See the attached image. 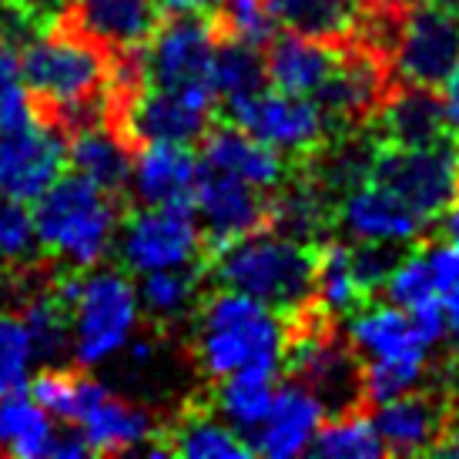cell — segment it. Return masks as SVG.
Returning a JSON list of instances; mask_svg holds the SVG:
<instances>
[{
    "label": "cell",
    "instance_id": "bcb514c9",
    "mask_svg": "<svg viewBox=\"0 0 459 459\" xmlns=\"http://www.w3.org/2000/svg\"><path fill=\"white\" fill-rule=\"evenodd\" d=\"M17 0H0V11H7V7H13Z\"/></svg>",
    "mask_w": 459,
    "mask_h": 459
},
{
    "label": "cell",
    "instance_id": "d4e9b609",
    "mask_svg": "<svg viewBox=\"0 0 459 459\" xmlns=\"http://www.w3.org/2000/svg\"><path fill=\"white\" fill-rule=\"evenodd\" d=\"M262 54H265L268 84L275 91H285V94H306V98L319 94L335 61H339V48L292 34V30L275 34L262 48Z\"/></svg>",
    "mask_w": 459,
    "mask_h": 459
},
{
    "label": "cell",
    "instance_id": "5bb4252c",
    "mask_svg": "<svg viewBox=\"0 0 459 459\" xmlns=\"http://www.w3.org/2000/svg\"><path fill=\"white\" fill-rule=\"evenodd\" d=\"M376 134V148H422L446 141L453 125H449L443 94L436 88H420V84H395L383 108L369 121Z\"/></svg>",
    "mask_w": 459,
    "mask_h": 459
},
{
    "label": "cell",
    "instance_id": "7bdbcfd3",
    "mask_svg": "<svg viewBox=\"0 0 459 459\" xmlns=\"http://www.w3.org/2000/svg\"><path fill=\"white\" fill-rule=\"evenodd\" d=\"M443 316H446V335L459 345V281L443 295Z\"/></svg>",
    "mask_w": 459,
    "mask_h": 459
},
{
    "label": "cell",
    "instance_id": "d6a6232c",
    "mask_svg": "<svg viewBox=\"0 0 459 459\" xmlns=\"http://www.w3.org/2000/svg\"><path fill=\"white\" fill-rule=\"evenodd\" d=\"M265 54L262 48L242 44V40H218L215 51V88L218 104L225 108L231 101L252 98L258 91H265Z\"/></svg>",
    "mask_w": 459,
    "mask_h": 459
},
{
    "label": "cell",
    "instance_id": "8fae6325",
    "mask_svg": "<svg viewBox=\"0 0 459 459\" xmlns=\"http://www.w3.org/2000/svg\"><path fill=\"white\" fill-rule=\"evenodd\" d=\"M192 204L204 235V258L238 238L275 229V192L215 168L202 165Z\"/></svg>",
    "mask_w": 459,
    "mask_h": 459
},
{
    "label": "cell",
    "instance_id": "9a60e30c",
    "mask_svg": "<svg viewBox=\"0 0 459 459\" xmlns=\"http://www.w3.org/2000/svg\"><path fill=\"white\" fill-rule=\"evenodd\" d=\"M335 221L342 225L356 242H393L409 245L422 238L433 221H426L420 212H412L399 195L376 181H359L335 208Z\"/></svg>",
    "mask_w": 459,
    "mask_h": 459
},
{
    "label": "cell",
    "instance_id": "52a82bcc",
    "mask_svg": "<svg viewBox=\"0 0 459 459\" xmlns=\"http://www.w3.org/2000/svg\"><path fill=\"white\" fill-rule=\"evenodd\" d=\"M225 121L245 128L265 141L268 148L285 158H292L295 165L308 161L312 154H319L335 134L342 131L332 125V117L322 111V104L306 94H285V91H258L252 98L231 101L221 108Z\"/></svg>",
    "mask_w": 459,
    "mask_h": 459
},
{
    "label": "cell",
    "instance_id": "603a6c76",
    "mask_svg": "<svg viewBox=\"0 0 459 459\" xmlns=\"http://www.w3.org/2000/svg\"><path fill=\"white\" fill-rule=\"evenodd\" d=\"M77 429L84 433L91 453L98 456H125V453H141V449L158 436L154 416L141 409L131 399H121L104 385V393L91 403V409L81 416Z\"/></svg>",
    "mask_w": 459,
    "mask_h": 459
},
{
    "label": "cell",
    "instance_id": "f35d334b",
    "mask_svg": "<svg viewBox=\"0 0 459 459\" xmlns=\"http://www.w3.org/2000/svg\"><path fill=\"white\" fill-rule=\"evenodd\" d=\"M349 258H352V272L356 281L362 285V292L376 299L383 292L389 272L395 268V262L403 258V245L393 242H356L349 245Z\"/></svg>",
    "mask_w": 459,
    "mask_h": 459
},
{
    "label": "cell",
    "instance_id": "83f0119b",
    "mask_svg": "<svg viewBox=\"0 0 459 459\" xmlns=\"http://www.w3.org/2000/svg\"><path fill=\"white\" fill-rule=\"evenodd\" d=\"M275 372H235L229 379H218L215 389L204 395V403L229 422L235 433L248 443L265 422L268 409L275 403Z\"/></svg>",
    "mask_w": 459,
    "mask_h": 459
},
{
    "label": "cell",
    "instance_id": "44dd1931",
    "mask_svg": "<svg viewBox=\"0 0 459 459\" xmlns=\"http://www.w3.org/2000/svg\"><path fill=\"white\" fill-rule=\"evenodd\" d=\"M212 115L202 104H195L192 98H185L178 91L165 88H144L138 101L131 104V111L125 115L121 134L141 148L144 141H175V144H195L202 141V134L212 125Z\"/></svg>",
    "mask_w": 459,
    "mask_h": 459
},
{
    "label": "cell",
    "instance_id": "e575fe53",
    "mask_svg": "<svg viewBox=\"0 0 459 459\" xmlns=\"http://www.w3.org/2000/svg\"><path fill=\"white\" fill-rule=\"evenodd\" d=\"M44 258L38 229H34V212H27V202L0 195V268L21 272Z\"/></svg>",
    "mask_w": 459,
    "mask_h": 459
},
{
    "label": "cell",
    "instance_id": "9c48e42d",
    "mask_svg": "<svg viewBox=\"0 0 459 459\" xmlns=\"http://www.w3.org/2000/svg\"><path fill=\"white\" fill-rule=\"evenodd\" d=\"M366 178L399 195L426 221H436L459 198L456 144L446 138L422 148H376Z\"/></svg>",
    "mask_w": 459,
    "mask_h": 459
},
{
    "label": "cell",
    "instance_id": "f1b7e54d",
    "mask_svg": "<svg viewBox=\"0 0 459 459\" xmlns=\"http://www.w3.org/2000/svg\"><path fill=\"white\" fill-rule=\"evenodd\" d=\"M54 422L24 389L0 395V456L44 459L51 453Z\"/></svg>",
    "mask_w": 459,
    "mask_h": 459
},
{
    "label": "cell",
    "instance_id": "ba28073f",
    "mask_svg": "<svg viewBox=\"0 0 459 459\" xmlns=\"http://www.w3.org/2000/svg\"><path fill=\"white\" fill-rule=\"evenodd\" d=\"M117 255L128 272L204 262V235L195 204H131L117 229Z\"/></svg>",
    "mask_w": 459,
    "mask_h": 459
},
{
    "label": "cell",
    "instance_id": "6da1fadb",
    "mask_svg": "<svg viewBox=\"0 0 459 459\" xmlns=\"http://www.w3.org/2000/svg\"><path fill=\"white\" fill-rule=\"evenodd\" d=\"M21 71L34 121L71 138L104 125L111 104V54L65 24H51L21 44Z\"/></svg>",
    "mask_w": 459,
    "mask_h": 459
},
{
    "label": "cell",
    "instance_id": "3957f363",
    "mask_svg": "<svg viewBox=\"0 0 459 459\" xmlns=\"http://www.w3.org/2000/svg\"><path fill=\"white\" fill-rule=\"evenodd\" d=\"M316 245L281 231H258L204 258V281L252 295L285 319L312 302Z\"/></svg>",
    "mask_w": 459,
    "mask_h": 459
},
{
    "label": "cell",
    "instance_id": "ffe728a7",
    "mask_svg": "<svg viewBox=\"0 0 459 459\" xmlns=\"http://www.w3.org/2000/svg\"><path fill=\"white\" fill-rule=\"evenodd\" d=\"M198 144H202L204 168L235 175V178L268 188V192H275L281 181L292 175L275 148H268L265 141H258L255 134H248L231 121H212Z\"/></svg>",
    "mask_w": 459,
    "mask_h": 459
},
{
    "label": "cell",
    "instance_id": "4fadbf2b",
    "mask_svg": "<svg viewBox=\"0 0 459 459\" xmlns=\"http://www.w3.org/2000/svg\"><path fill=\"white\" fill-rule=\"evenodd\" d=\"M67 144L57 131L30 125L24 131L0 134V195L38 202L65 175Z\"/></svg>",
    "mask_w": 459,
    "mask_h": 459
},
{
    "label": "cell",
    "instance_id": "4dcf8cb0",
    "mask_svg": "<svg viewBox=\"0 0 459 459\" xmlns=\"http://www.w3.org/2000/svg\"><path fill=\"white\" fill-rule=\"evenodd\" d=\"M104 393V385L88 376L77 362L71 366H44L30 383V395L48 409V416L65 426H77L91 403Z\"/></svg>",
    "mask_w": 459,
    "mask_h": 459
},
{
    "label": "cell",
    "instance_id": "7a4b0ae2",
    "mask_svg": "<svg viewBox=\"0 0 459 459\" xmlns=\"http://www.w3.org/2000/svg\"><path fill=\"white\" fill-rule=\"evenodd\" d=\"M192 359L204 379L281 369V316L235 289H204L192 316Z\"/></svg>",
    "mask_w": 459,
    "mask_h": 459
},
{
    "label": "cell",
    "instance_id": "ee69618b",
    "mask_svg": "<svg viewBox=\"0 0 459 459\" xmlns=\"http://www.w3.org/2000/svg\"><path fill=\"white\" fill-rule=\"evenodd\" d=\"M433 456H449V459H459V422L449 420L446 433H443V439L433 446Z\"/></svg>",
    "mask_w": 459,
    "mask_h": 459
},
{
    "label": "cell",
    "instance_id": "30bf717a",
    "mask_svg": "<svg viewBox=\"0 0 459 459\" xmlns=\"http://www.w3.org/2000/svg\"><path fill=\"white\" fill-rule=\"evenodd\" d=\"M459 61V4L453 0H416L395 34L389 65L399 84L443 88Z\"/></svg>",
    "mask_w": 459,
    "mask_h": 459
},
{
    "label": "cell",
    "instance_id": "4316f807",
    "mask_svg": "<svg viewBox=\"0 0 459 459\" xmlns=\"http://www.w3.org/2000/svg\"><path fill=\"white\" fill-rule=\"evenodd\" d=\"M204 285H208L204 281V262L181 268H158V272L144 275L138 289V302L154 325L175 329L181 322H192Z\"/></svg>",
    "mask_w": 459,
    "mask_h": 459
},
{
    "label": "cell",
    "instance_id": "836d02e7",
    "mask_svg": "<svg viewBox=\"0 0 459 459\" xmlns=\"http://www.w3.org/2000/svg\"><path fill=\"white\" fill-rule=\"evenodd\" d=\"M208 17L218 40H242L252 48H265L279 34V21L268 0H218Z\"/></svg>",
    "mask_w": 459,
    "mask_h": 459
},
{
    "label": "cell",
    "instance_id": "8992f818",
    "mask_svg": "<svg viewBox=\"0 0 459 459\" xmlns=\"http://www.w3.org/2000/svg\"><path fill=\"white\" fill-rule=\"evenodd\" d=\"M215 51L218 34L208 13H171L144 44L148 84L178 91L208 111H218Z\"/></svg>",
    "mask_w": 459,
    "mask_h": 459
},
{
    "label": "cell",
    "instance_id": "cb8c5ba5",
    "mask_svg": "<svg viewBox=\"0 0 459 459\" xmlns=\"http://www.w3.org/2000/svg\"><path fill=\"white\" fill-rule=\"evenodd\" d=\"M138 148L111 125H91L67 138V165L71 171L101 185L131 204V168Z\"/></svg>",
    "mask_w": 459,
    "mask_h": 459
},
{
    "label": "cell",
    "instance_id": "f546056e",
    "mask_svg": "<svg viewBox=\"0 0 459 459\" xmlns=\"http://www.w3.org/2000/svg\"><path fill=\"white\" fill-rule=\"evenodd\" d=\"M312 299L319 302L325 312L335 319H349L356 308L369 302V295L362 292L352 272V258H349V245L335 242V238H322L316 245V279H312Z\"/></svg>",
    "mask_w": 459,
    "mask_h": 459
},
{
    "label": "cell",
    "instance_id": "ab89813d",
    "mask_svg": "<svg viewBox=\"0 0 459 459\" xmlns=\"http://www.w3.org/2000/svg\"><path fill=\"white\" fill-rule=\"evenodd\" d=\"M439 94H443V104H446L449 125H453V131H459V61H456V67L449 71L446 81H443Z\"/></svg>",
    "mask_w": 459,
    "mask_h": 459
},
{
    "label": "cell",
    "instance_id": "2e32d148",
    "mask_svg": "<svg viewBox=\"0 0 459 459\" xmlns=\"http://www.w3.org/2000/svg\"><path fill=\"white\" fill-rule=\"evenodd\" d=\"M148 456H188V459H248L255 456L252 443L235 433L204 399L185 403L175 420L161 426L148 446Z\"/></svg>",
    "mask_w": 459,
    "mask_h": 459
},
{
    "label": "cell",
    "instance_id": "7dc6e473",
    "mask_svg": "<svg viewBox=\"0 0 459 459\" xmlns=\"http://www.w3.org/2000/svg\"><path fill=\"white\" fill-rule=\"evenodd\" d=\"M456 158H459V144H456Z\"/></svg>",
    "mask_w": 459,
    "mask_h": 459
},
{
    "label": "cell",
    "instance_id": "d6986e66",
    "mask_svg": "<svg viewBox=\"0 0 459 459\" xmlns=\"http://www.w3.org/2000/svg\"><path fill=\"white\" fill-rule=\"evenodd\" d=\"M202 165L188 144L144 141L131 168V204H192Z\"/></svg>",
    "mask_w": 459,
    "mask_h": 459
},
{
    "label": "cell",
    "instance_id": "1f68e13d",
    "mask_svg": "<svg viewBox=\"0 0 459 459\" xmlns=\"http://www.w3.org/2000/svg\"><path fill=\"white\" fill-rule=\"evenodd\" d=\"M312 453L322 459H379L389 456L385 443L379 439L372 416L366 409L339 412L332 420H322L319 433L312 439Z\"/></svg>",
    "mask_w": 459,
    "mask_h": 459
},
{
    "label": "cell",
    "instance_id": "5b68a950",
    "mask_svg": "<svg viewBox=\"0 0 459 459\" xmlns=\"http://www.w3.org/2000/svg\"><path fill=\"white\" fill-rule=\"evenodd\" d=\"M57 289L71 308V345L77 366L115 356L138 325V289L117 268H65Z\"/></svg>",
    "mask_w": 459,
    "mask_h": 459
},
{
    "label": "cell",
    "instance_id": "ac0fdd59",
    "mask_svg": "<svg viewBox=\"0 0 459 459\" xmlns=\"http://www.w3.org/2000/svg\"><path fill=\"white\" fill-rule=\"evenodd\" d=\"M372 426L385 443L389 456H420V453H433V446L443 439L449 426V406L443 395L426 393L420 385L412 393H403L376 406Z\"/></svg>",
    "mask_w": 459,
    "mask_h": 459
},
{
    "label": "cell",
    "instance_id": "277c9868",
    "mask_svg": "<svg viewBox=\"0 0 459 459\" xmlns=\"http://www.w3.org/2000/svg\"><path fill=\"white\" fill-rule=\"evenodd\" d=\"M128 208L125 198L104 192L77 171L61 175L34 204V229L44 255L67 268L98 265L115 245Z\"/></svg>",
    "mask_w": 459,
    "mask_h": 459
},
{
    "label": "cell",
    "instance_id": "8d00e7d4",
    "mask_svg": "<svg viewBox=\"0 0 459 459\" xmlns=\"http://www.w3.org/2000/svg\"><path fill=\"white\" fill-rule=\"evenodd\" d=\"M34 121V108H30V94L24 84V71H21V48L13 40L0 38V134L11 131H24Z\"/></svg>",
    "mask_w": 459,
    "mask_h": 459
},
{
    "label": "cell",
    "instance_id": "74e56055",
    "mask_svg": "<svg viewBox=\"0 0 459 459\" xmlns=\"http://www.w3.org/2000/svg\"><path fill=\"white\" fill-rule=\"evenodd\" d=\"M383 292L389 302L403 308H416L429 299H439V285H436L433 265H429V255L426 248H416L395 262V268L389 272Z\"/></svg>",
    "mask_w": 459,
    "mask_h": 459
},
{
    "label": "cell",
    "instance_id": "60d3db41",
    "mask_svg": "<svg viewBox=\"0 0 459 459\" xmlns=\"http://www.w3.org/2000/svg\"><path fill=\"white\" fill-rule=\"evenodd\" d=\"M436 221H439V238L449 242L459 252V198L456 202H449L446 212L436 218Z\"/></svg>",
    "mask_w": 459,
    "mask_h": 459
},
{
    "label": "cell",
    "instance_id": "b9f144b4",
    "mask_svg": "<svg viewBox=\"0 0 459 459\" xmlns=\"http://www.w3.org/2000/svg\"><path fill=\"white\" fill-rule=\"evenodd\" d=\"M215 4L218 0H158L165 17H171V13H208Z\"/></svg>",
    "mask_w": 459,
    "mask_h": 459
},
{
    "label": "cell",
    "instance_id": "f6af8a7d",
    "mask_svg": "<svg viewBox=\"0 0 459 459\" xmlns=\"http://www.w3.org/2000/svg\"><path fill=\"white\" fill-rule=\"evenodd\" d=\"M376 7H383V11H393V13H406L416 0H372Z\"/></svg>",
    "mask_w": 459,
    "mask_h": 459
},
{
    "label": "cell",
    "instance_id": "7c38bea8",
    "mask_svg": "<svg viewBox=\"0 0 459 459\" xmlns=\"http://www.w3.org/2000/svg\"><path fill=\"white\" fill-rule=\"evenodd\" d=\"M165 13L158 0H67L54 24L77 30L108 54L138 51L154 38Z\"/></svg>",
    "mask_w": 459,
    "mask_h": 459
},
{
    "label": "cell",
    "instance_id": "7402d4cb",
    "mask_svg": "<svg viewBox=\"0 0 459 459\" xmlns=\"http://www.w3.org/2000/svg\"><path fill=\"white\" fill-rule=\"evenodd\" d=\"M322 420H325V406L302 383L289 379L275 389V403L268 409L265 422L258 426V433L252 436V449L268 459L299 456L312 446Z\"/></svg>",
    "mask_w": 459,
    "mask_h": 459
},
{
    "label": "cell",
    "instance_id": "e0dca14e",
    "mask_svg": "<svg viewBox=\"0 0 459 459\" xmlns=\"http://www.w3.org/2000/svg\"><path fill=\"white\" fill-rule=\"evenodd\" d=\"M345 332L356 345V352L366 362L372 359H385V362H429L436 345L426 339L420 322L412 319V312L395 302L385 306H366L356 308Z\"/></svg>",
    "mask_w": 459,
    "mask_h": 459
},
{
    "label": "cell",
    "instance_id": "484cf974",
    "mask_svg": "<svg viewBox=\"0 0 459 459\" xmlns=\"http://www.w3.org/2000/svg\"><path fill=\"white\" fill-rule=\"evenodd\" d=\"M279 27L332 48L356 44L372 13V0H268Z\"/></svg>",
    "mask_w": 459,
    "mask_h": 459
},
{
    "label": "cell",
    "instance_id": "d590c367",
    "mask_svg": "<svg viewBox=\"0 0 459 459\" xmlns=\"http://www.w3.org/2000/svg\"><path fill=\"white\" fill-rule=\"evenodd\" d=\"M34 359L38 352H34V339L27 332L24 316L17 308L13 312L0 308V395L24 389Z\"/></svg>",
    "mask_w": 459,
    "mask_h": 459
}]
</instances>
